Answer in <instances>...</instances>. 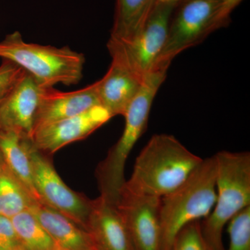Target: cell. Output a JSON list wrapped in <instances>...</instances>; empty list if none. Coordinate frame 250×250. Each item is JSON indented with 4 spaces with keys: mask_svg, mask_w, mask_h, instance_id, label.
<instances>
[{
    "mask_svg": "<svg viewBox=\"0 0 250 250\" xmlns=\"http://www.w3.org/2000/svg\"><path fill=\"white\" fill-rule=\"evenodd\" d=\"M202 160L172 135H154L136 158L123 188L161 198L183 183Z\"/></svg>",
    "mask_w": 250,
    "mask_h": 250,
    "instance_id": "6da1fadb",
    "label": "cell"
},
{
    "mask_svg": "<svg viewBox=\"0 0 250 250\" xmlns=\"http://www.w3.org/2000/svg\"><path fill=\"white\" fill-rule=\"evenodd\" d=\"M170 65L158 64L143 79L139 93L130 103L124 116L123 134L98 164L95 171L100 196L116 203L125 178V164L135 145L147 129L151 108L156 93L165 81Z\"/></svg>",
    "mask_w": 250,
    "mask_h": 250,
    "instance_id": "7a4b0ae2",
    "label": "cell"
},
{
    "mask_svg": "<svg viewBox=\"0 0 250 250\" xmlns=\"http://www.w3.org/2000/svg\"><path fill=\"white\" fill-rule=\"evenodd\" d=\"M215 155L203 159L183 183L161 198V250H170L177 233L210 214L217 200Z\"/></svg>",
    "mask_w": 250,
    "mask_h": 250,
    "instance_id": "3957f363",
    "label": "cell"
},
{
    "mask_svg": "<svg viewBox=\"0 0 250 250\" xmlns=\"http://www.w3.org/2000/svg\"><path fill=\"white\" fill-rule=\"evenodd\" d=\"M0 58L21 67L45 88L59 83L77 84L83 77L85 62L84 54L67 46L27 42L19 31L8 34L0 41Z\"/></svg>",
    "mask_w": 250,
    "mask_h": 250,
    "instance_id": "277c9868",
    "label": "cell"
},
{
    "mask_svg": "<svg viewBox=\"0 0 250 250\" xmlns=\"http://www.w3.org/2000/svg\"><path fill=\"white\" fill-rule=\"evenodd\" d=\"M215 157L217 200L210 214L201 222V229L212 250H225L224 229L233 216L250 206V154L224 150Z\"/></svg>",
    "mask_w": 250,
    "mask_h": 250,
    "instance_id": "5b68a950",
    "label": "cell"
},
{
    "mask_svg": "<svg viewBox=\"0 0 250 250\" xmlns=\"http://www.w3.org/2000/svg\"><path fill=\"white\" fill-rule=\"evenodd\" d=\"M174 7L156 4L142 30L130 40L110 37L106 46L111 57L119 59L143 80L155 66L162 52Z\"/></svg>",
    "mask_w": 250,
    "mask_h": 250,
    "instance_id": "8992f818",
    "label": "cell"
},
{
    "mask_svg": "<svg viewBox=\"0 0 250 250\" xmlns=\"http://www.w3.org/2000/svg\"><path fill=\"white\" fill-rule=\"evenodd\" d=\"M222 0H183L174 7L167 39L157 63H171L186 49L198 45L215 29Z\"/></svg>",
    "mask_w": 250,
    "mask_h": 250,
    "instance_id": "52a82bcc",
    "label": "cell"
},
{
    "mask_svg": "<svg viewBox=\"0 0 250 250\" xmlns=\"http://www.w3.org/2000/svg\"><path fill=\"white\" fill-rule=\"evenodd\" d=\"M31 168L41 202L87 229L93 200L72 190L62 182L45 154L32 147Z\"/></svg>",
    "mask_w": 250,
    "mask_h": 250,
    "instance_id": "ba28073f",
    "label": "cell"
},
{
    "mask_svg": "<svg viewBox=\"0 0 250 250\" xmlns=\"http://www.w3.org/2000/svg\"><path fill=\"white\" fill-rule=\"evenodd\" d=\"M136 250H161V198L122 188L116 202Z\"/></svg>",
    "mask_w": 250,
    "mask_h": 250,
    "instance_id": "9c48e42d",
    "label": "cell"
},
{
    "mask_svg": "<svg viewBox=\"0 0 250 250\" xmlns=\"http://www.w3.org/2000/svg\"><path fill=\"white\" fill-rule=\"evenodd\" d=\"M111 118L106 108L98 105L77 116L36 128L31 142L39 152L49 155L70 143L88 137Z\"/></svg>",
    "mask_w": 250,
    "mask_h": 250,
    "instance_id": "30bf717a",
    "label": "cell"
},
{
    "mask_svg": "<svg viewBox=\"0 0 250 250\" xmlns=\"http://www.w3.org/2000/svg\"><path fill=\"white\" fill-rule=\"evenodd\" d=\"M45 88L24 71L0 105V130L31 139L36 112Z\"/></svg>",
    "mask_w": 250,
    "mask_h": 250,
    "instance_id": "8fae6325",
    "label": "cell"
},
{
    "mask_svg": "<svg viewBox=\"0 0 250 250\" xmlns=\"http://www.w3.org/2000/svg\"><path fill=\"white\" fill-rule=\"evenodd\" d=\"M98 105L100 103L96 82L75 91L46 88L36 112L34 131L39 126L77 116Z\"/></svg>",
    "mask_w": 250,
    "mask_h": 250,
    "instance_id": "7c38bea8",
    "label": "cell"
},
{
    "mask_svg": "<svg viewBox=\"0 0 250 250\" xmlns=\"http://www.w3.org/2000/svg\"><path fill=\"white\" fill-rule=\"evenodd\" d=\"M87 229L98 250H136L116 203L103 197L93 200Z\"/></svg>",
    "mask_w": 250,
    "mask_h": 250,
    "instance_id": "4fadbf2b",
    "label": "cell"
},
{
    "mask_svg": "<svg viewBox=\"0 0 250 250\" xmlns=\"http://www.w3.org/2000/svg\"><path fill=\"white\" fill-rule=\"evenodd\" d=\"M111 59L108 71L96 83L100 105L113 118L118 115L124 116L130 103L139 93L143 80L119 59Z\"/></svg>",
    "mask_w": 250,
    "mask_h": 250,
    "instance_id": "5bb4252c",
    "label": "cell"
},
{
    "mask_svg": "<svg viewBox=\"0 0 250 250\" xmlns=\"http://www.w3.org/2000/svg\"><path fill=\"white\" fill-rule=\"evenodd\" d=\"M56 244L68 250H98L89 231L41 202L29 208Z\"/></svg>",
    "mask_w": 250,
    "mask_h": 250,
    "instance_id": "9a60e30c",
    "label": "cell"
},
{
    "mask_svg": "<svg viewBox=\"0 0 250 250\" xmlns=\"http://www.w3.org/2000/svg\"><path fill=\"white\" fill-rule=\"evenodd\" d=\"M32 142L29 138L10 131L0 130V151L8 170L17 179L29 196L41 202L36 190L31 168L30 152Z\"/></svg>",
    "mask_w": 250,
    "mask_h": 250,
    "instance_id": "2e32d148",
    "label": "cell"
},
{
    "mask_svg": "<svg viewBox=\"0 0 250 250\" xmlns=\"http://www.w3.org/2000/svg\"><path fill=\"white\" fill-rule=\"evenodd\" d=\"M157 0H116L111 36L118 40L136 37L146 25Z\"/></svg>",
    "mask_w": 250,
    "mask_h": 250,
    "instance_id": "e0dca14e",
    "label": "cell"
},
{
    "mask_svg": "<svg viewBox=\"0 0 250 250\" xmlns=\"http://www.w3.org/2000/svg\"><path fill=\"white\" fill-rule=\"evenodd\" d=\"M20 245L25 250H54L57 244L29 209L12 217Z\"/></svg>",
    "mask_w": 250,
    "mask_h": 250,
    "instance_id": "ac0fdd59",
    "label": "cell"
},
{
    "mask_svg": "<svg viewBox=\"0 0 250 250\" xmlns=\"http://www.w3.org/2000/svg\"><path fill=\"white\" fill-rule=\"evenodd\" d=\"M34 201L7 167L0 171V215L11 218Z\"/></svg>",
    "mask_w": 250,
    "mask_h": 250,
    "instance_id": "d6986e66",
    "label": "cell"
},
{
    "mask_svg": "<svg viewBox=\"0 0 250 250\" xmlns=\"http://www.w3.org/2000/svg\"><path fill=\"white\" fill-rule=\"evenodd\" d=\"M229 245L225 250H250V206L229 222Z\"/></svg>",
    "mask_w": 250,
    "mask_h": 250,
    "instance_id": "ffe728a7",
    "label": "cell"
},
{
    "mask_svg": "<svg viewBox=\"0 0 250 250\" xmlns=\"http://www.w3.org/2000/svg\"><path fill=\"white\" fill-rule=\"evenodd\" d=\"M170 250H213L202 232L201 221L184 227L174 238Z\"/></svg>",
    "mask_w": 250,
    "mask_h": 250,
    "instance_id": "44dd1931",
    "label": "cell"
},
{
    "mask_svg": "<svg viewBox=\"0 0 250 250\" xmlns=\"http://www.w3.org/2000/svg\"><path fill=\"white\" fill-rule=\"evenodd\" d=\"M24 70L14 62L2 60L0 65V105Z\"/></svg>",
    "mask_w": 250,
    "mask_h": 250,
    "instance_id": "7402d4cb",
    "label": "cell"
},
{
    "mask_svg": "<svg viewBox=\"0 0 250 250\" xmlns=\"http://www.w3.org/2000/svg\"><path fill=\"white\" fill-rule=\"evenodd\" d=\"M21 246L11 219L0 215V250H10Z\"/></svg>",
    "mask_w": 250,
    "mask_h": 250,
    "instance_id": "603a6c76",
    "label": "cell"
},
{
    "mask_svg": "<svg viewBox=\"0 0 250 250\" xmlns=\"http://www.w3.org/2000/svg\"><path fill=\"white\" fill-rule=\"evenodd\" d=\"M243 0H222L219 9L216 21H215V29L225 27L231 21V15L233 10L236 9Z\"/></svg>",
    "mask_w": 250,
    "mask_h": 250,
    "instance_id": "cb8c5ba5",
    "label": "cell"
},
{
    "mask_svg": "<svg viewBox=\"0 0 250 250\" xmlns=\"http://www.w3.org/2000/svg\"><path fill=\"white\" fill-rule=\"evenodd\" d=\"M183 0H157V4L172 5L176 6Z\"/></svg>",
    "mask_w": 250,
    "mask_h": 250,
    "instance_id": "d4e9b609",
    "label": "cell"
},
{
    "mask_svg": "<svg viewBox=\"0 0 250 250\" xmlns=\"http://www.w3.org/2000/svg\"><path fill=\"white\" fill-rule=\"evenodd\" d=\"M6 166L5 165L4 159H3L2 154H1V151H0V171L4 170L6 168Z\"/></svg>",
    "mask_w": 250,
    "mask_h": 250,
    "instance_id": "484cf974",
    "label": "cell"
},
{
    "mask_svg": "<svg viewBox=\"0 0 250 250\" xmlns=\"http://www.w3.org/2000/svg\"><path fill=\"white\" fill-rule=\"evenodd\" d=\"M54 250H68L66 249H64V248H62V247L59 246L58 245L56 246L55 248H54Z\"/></svg>",
    "mask_w": 250,
    "mask_h": 250,
    "instance_id": "4316f807",
    "label": "cell"
},
{
    "mask_svg": "<svg viewBox=\"0 0 250 250\" xmlns=\"http://www.w3.org/2000/svg\"><path fill=\"white\" fill-rule=\"evenodd\" d=\"M10 250H25L24 248H22L21 246H18L16 248H13V249Z\"/></svg>",
    "mask_w": 250,
    "mask_h": 250,
    "instance_id": "83f0119b",
    "label": "cell"
}]
</instances>
